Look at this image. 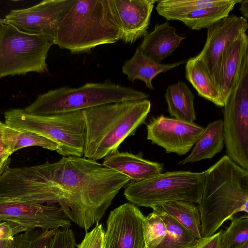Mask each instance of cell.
I'll return each mask as SVG.
<instances>
[{"label": "cell", "mask_w": 248, "mask_h": 248, "mask_svg": "<svg viewBox=\"0 0 248 248\" xmlns=\"http://www.w3.org/2000/svg\"><path fill=\"white\" fill-rule=\"evenodd\" d=\"M224 147L222 120L209 123L196 142L190 153L179 164L192 163L211 159L219 153Z\"/></svg>", "instance_id": "44dd1931"}, {"label": "cell", "mask_w": 248, "mask_h": 248, "mask_svg": "<svg viewBox=\"0 0 248 248\" xmlns=\"http://www.w3.org/2000/svg\"><path fill=\"white\" fill-rule=\"evenodd\" d=\"M144 248H155L161 242L167 232L165 224L155 210L143 221Z\"/></svg>", "instance_id": "f546056e"}, {"label": "cell", "mask_w": 248, "mask_h": 248, "mask_svg": "<svg viewBox=\"0 0 248 248\" xmlns=\"http://www.w3.org/2000/svg\"><path fill=\"white\" fill-rule=\"evenodd\" d=\"M240 248H248V241L245 242Z\"/></svg>", "instance_id": "f35d334b"}, {"label": "cell", "mask_w": 248, "mask_h": 248, "mask_svg": "<svg viewBox=\"0 0 248 248\" xmlns=\"http://www.w3.org/2000/svg\"><path fill=\"white\" fill-rule=\"evenodd\" d=\"M232 0H159L156 10L167 20H178L192 12L203 8L219 6Z\"/></svg>", "instance_id": "cb8c5ba5"}, {"label": "cell", "mask_w": 248, "mask_h": 248, "mask_svg": "<svg viewBox=\"0 0 248 248\" xmlns=\"http://www.w3.org/2000/svg\"><path fill=\"white\" fill-rule=\"evenodd\" d=\"M14 245V237L4 239L0 238V248H13Z\"/></svg>", "instance_id": "d590c367"}, {"label": "cell", "mask_w": 248, "mask_h": 248, "mask_svg": "<svg viewBox=\"0 0 248 248\" xmlns=\"http://www.w3.org/2000/svg\"><path fill=\"white\" fill-rule=\"evenodd\" d=\"M55 204L86 232L99 223L113 199L130 181L126 176L84 157L46 161Z\"/></svg>", "instance_id": "6da1fadb"}, {"label": "cell", "mask_w": 248, "mask_h": 248, "mask_svg": "<svg viewBox=\"0 0 248 248\" xmlns=\"http://www.w3.org/2000/svg\"><path fill=\"white\" fill-rule=\"evenodd\" d=\"M105 231L102 224L97 223L89 232H86L81 242L77 248H104Z\"/></svg>", "instance_id": "d6a6232c"}, {"label": "cell", "mask_w": 248, "mask_h": 248, "mask_svg": "<svg viewBox=\"0 0 248 248\" xmlns=\"http://www.w3.org/2000/svg\"><path fill=\"white\" fill-rule=\"evenodd\" d=\"M182 60L172 63L157 62L143 55L137 48L133 56L122 67V72L130 81L140 80L149 90H154L153 80L159 74L168 72L185 63Z\"/></svg>", "instance_id": "ffe728a7"}, {"label": "cell", "mask_w": 248, "mask_h": 248, "mask_svg": "<svg viewBox=\"0 0 248 248\" xmlns=\"http://www.w3.org/2000/svg\"><path fill=\"white\" fill-rule=\"evenodd\" d=\"M120 38L111 0H76L60 24L54 44L81 54Z\"/></svg>", "instance_id": "277c9868"}, {"label": "cell", "mask_w": 248, "mask_h": 248, "mask_svg": "<svg viewBox=\"0 0 248 248\" xmlns=\"http://www.w3.org/2000/svg\"><path fill=\"white\" fill-rule=\"evenodd\" d=\"M77 242L73 231L69 228L57 229L48 248H76Z\"/></svg>", "instance_id": "1f68e13d"}, {"label": "cell", "mask_w": 248, "mask_h": 248, "mask_svg": "<svg viewBox=\"0 0 248 248\" xmlns=\"http://www.w3.org/2000/svg\"><path fill=\"white\" fill-rule=\"evenodd\" d=\"M165 97L170 116L177 120L194 123L196 115L194 95L186 84L179 81L168 86Z\"/></svg>", "instance_id": "7402d4cb"}, {"label": "cell", "mask_w": 248, "mask_h": 248, "mask_svg": "<svg viewBox=\"0 0 248 248\" xmlns=\"http://www.w3.org/2000/svg\"><path fill=\"white\" fill-rule=\"evenodd\" d=\"M148 99L104 104L82 110L85 121L83 157L94 161L118 151L135 135L150 111Z\"/></svg>", "instance_id": "3957f363"}, {"label": "cell", "mask_w": 248, "mask_h": 248, "mask_svg": "<svg viewBox=\"0 0 248 248\" xmlns=\"http://www.w3.org/2000/svg\"><path fill=\"white\" fill-rule=\"evenodd\" d=\"M222 230L211 236L200 240L194 248H219V239Z\"/></svg>", "instance_id": "836d02e7"}, {"label": "cell", "mask_w": 248, "mask_h": 248, "mask_svg": "<svg viewBox=\"0 0 248 248\" xmlns=\"http://www.w3.org/2000/svg\"><path fill=\"white\" fill-rule=\"evenodd\" d=\"M3 140L11 154L23 148L39 146L50 151H57L58 145L53 141L35 133L18 130L7 125Z\"/></svg>", "instance_id": "83f0119b"}, {"label": "cell", "mask_w": 248, "mask_h": 248, "mask_svg": "<svg viewBox=\"0 0 248 248\" xmlns=\"http://www.w3.org/2000/svg\"><path fill=\"white\" fill-rule=\"evenodd\" d=\"M102 165L126 176L130 181L144 180L164 171L162 163L145 159L141 153L134 155L119 151L104 157Z\"/></svg>", "instance_id": "e0dca14e"}, {"label": "cell", "mask_w": 248, "mask_h": 248, "mask_svg": "<svg viewBox=\"0 0 248 248\" xmlns=\"http://www.w3.org/2000/svg\"><path fill=\"white\" fill-rule=\"evenodd\" d=\"M198 208L202 238L214 234L227 220L239 212L248 213V170L227 155L205 170Z\"/></svg>", "instance_id": "7a4b0ae2"}, {"label": "cell", "mask_w": 248, "mask_h": 248, "mask_svg": "<svg viewBox=\"0 0 248 248\" xmlns=\"http://www.w3.org/2000/svg\"><path fill=\"white\" fill-rule=\"evenodd\" d=\"M9 158H6V159H1V158H0V166L2 164H3L6 160H7V159Z\"/></svg>", "instance_id": "ab89813d"}, {"label": "cell", "mask_w": 248, "mask_h": 248, "mask_svg": "<svg viewBox=\"0 0 248 248\" xmlns=\"http://www.w3.org/2000/svg\"><path fill=\"white\" fill-rule=\"evenodd\" d=\"M242 0H232L225 5L203 8L192 12L178 20L193 30L207 29L209 26L221 19L229 16L231 11Z\"/></svg>", "instance_id": "4316f807"}, {"label": "cell", "mask_w": 248, "mask_h": 248, "mask_svg": "<svg viewBox=\"0 0 248 248\" xmlns=\"http://www.w3.org/2000/svg\"><path fill=\"white\" fill-rule=\"evenodd\" d=\"M152 209L160 215L167 228L165 236L155 248H194L195 247L200 239L165 213L161 206Z\"/></svg>", "instance_id": "484cf974"}, {"label": "cell", "mask_w": 248, "mask_h": 248, "mask_svg": "<svg viewBox=\"0 0 248 248\" xmlns=\"http://www.w3.org/2000/svg\"><path fill=\"white\" fill-rule=\"evenodd\" d=\"M224 108V143L227 155L248 170V52L239 79Z\"/></svg>", "instance_id": "9c48e42d"}, {"label": "cell", "mask_w": 248, "mask_h": 248, "mask_svg": "<svg viewBox=\"0 0 248 248\" xmlns=\"http://www.w3.org/2000/svg\"><path fill=\"white\" fill-rule=\"evenodd\" d=\"M0 222L9 224L14 236L37 229L69 228L71 225V221L58 205L16 202H0Z\"/></svg>", "instance_id": "8fae6325"}, {"label": "cell", "mask_w": 248, "mask_h": 248, "mask_svg": "<svg viewBox=\"0 0 248 248\" xmlns=\"http://www.w3.org/2000/svg\"><path fill=\"white\" fill-rule=\"evenodd\" d=\"M227 229L222 231L219 239V248H240L248 241V214L233 217Z\"/></svg>", "instance_id": "f1b7e54d"}, {"label": "cell", "mask_w": 248, "mask_h": 248, "mask_svg": "<svg viewBox=\"0 0 248 248\" xmlns=\"http://www.w3.org/2000/svg\"><path fill=\"white\" fill-rule=\"evenodd\" d=\"M57 230L37 229L16 234L13 248H48Z\"/></svg>", "instance_id": "4dcf8cb0"}, {"label": "cell", "mask_w": 248, "mask_h": 248, "mask_svg": "<svg viewBox=\"0 0 248 248\" xmlns=\"http://www.w3.org/2000/svg\"><path fill=\"white\" fill-rule=\"evenodd\" d=\"M156 0H111L120 40L133 44L147 33Z\"/></svg>", "instance_id": "2e32d148"}, {"label": "cell", "mask_w": 248, "mask_h": 248, "mask_svg": "<svg viewBox=\"0 0 248 248\" xmlns=\"http://www.w3.org/2000/svg\"><path fill=\"white\" fill-rule=\"evenodd\" d=\"M4 116L9 126L35 133L56 143V152L62 156H83L85 125L82 111L35 115L15 108L5 111Z\"/></svg>", "instance_id": "8992f818"}, {"label": "cell", "mask_w": 248, "mask_h": 248, "mask_svg": "<svg viewBox=\"0 0 248 248\" xmlns=\"http://www.w3.org/2000/svg\"><path fill=\"white\" fill-rule=\"evenodd\" d=\"M186 37L181 36L168 22L156 23L154 30L147 33L138 48L145 56L160 62L172 54Z\"/></svg>", "instance_id": "d6986e66"}, {"label": "cell", "mask_w": 248, "mask_h": 248, "mask_svg": "<svg viewBox=\"0 0 248 248\" xmlns=\"http://www.w3.org/2000/svg\"><path fill=\"white\" fill-rule=\"evenodd\" d=\"M163 211L177 221L194 236L202 239L201 215L194 203L174 201L160 206Z\"/></svg>", "instance_id": "d4e9b609"}, {"label": "cell", "mask_w": 248, "mask_h": 248, "mask_svg": "<svg viewBox=\"0 0 248 248\" xmlns=\"http://www.w3.org/2000/svg\"><path fill=\"white\" fill-rule=\"evenodd\" d=\"M239 10L246 19L248 18V0H242L240 3Z\"/></svg>", "instance_id": "8d00e7d4"}, {"label": "cell", "mask_w": 248, "mask_h": 248, "mask_svg": "<svg viewBox=\"0 0 248 248\" xmlns=\"http://www.w3.org/2000/svg\"><path fill=\"white\" fill-rule=\"evenodd\" d=\"M248 29L247 19L235 15L221 19L207 28L205 43L197 56L205 65L217 89L222 55Z\"/></svg>", "instance_id": "4fadbf2b"}, {"label": "cell", "mask_w": 248, "mask_h": 248, "mask_svg": "<svg viewBox=\"0 0 248 248\" xmlns=\"http://www.w3.org/2000/svg\"><path fill=\"white\" fill-rule=\"evenodd\" d=\"M247 52L248 37L246 32L233 42L222 55L218 90L224 106L239 79Z\"/></svg>", "instance_id": "ac0fdd59"}, {"label": "cell", "mask_w": 248, "mask_h": 248, "mask_svg": "<svg viewBox=\"0 0 248 248\" xmlns=\"http://www.w3.org/2000/svg\"><path fill=\"white\" fill-rule=\"evenodd\" d=\"M147 139L163 148L167 153L186 155L195 144L204 128L173 118L153 117L146 125Z\"/></svg>", "instance_id": "5bb4252c"}, {"label": "cell", "mask_w": 248, "mask_h": 248, "mask_svg": "<svg viewBox=\"0 0 248 248\" xmlns=\"http://www.w3.org/2000/svg\"><path fill=\"white\" fill-rule=\"evenodd\" d=\"M144 218L140 210L131 202L111 211L106 222L104 248H144Z\"/></svg>", "instance_id": "9a60e30c"}, {"label": "cell", "mask_w": 248, "mask_h": 248, "mask_svg": "<svg viewBox=\"0 0 248 248\" xmlns=\"http://www.w3.org/2000/svg\"><path fill=\"white\" fill-rule=\"evenodd\" d=\"M7 124L0 121V158L6 159L12 155L3 140L4 131Z\"/></svg>", "instance_id": "e575fe53"}, {"label": "cell", "mask_w": 248, "mask_h": 248, "mask_svg": "<svg viewBox=\"0 0 248 248\" xmlns=\"http://www.w3.org/2000/svg\"><path fill=\"white\" fill-rule=\"evenodd\" d=\"M76 0H43L28 8L12 10L3 20L23 32L54 42L62 20Z\"/></svg>", "instance_id": "7c38bea8"}, {"label": "cell", "mask_w": 248, "mask_h": 248, "mask_svg": "<svg viewBox=\"0 0 248 248\" xmlns=\"http://www.w3.org/2000/svg\"><path fill=\"white\" fill-rule=\"evenodd\" d=\"M10 158H9L3 164L0 166V175L4 170L9 166Z\"/></svg>", "instance_id": "74e56055"}, {"label": "cell", "mask_w": 248, "mask_h": 248, "mask_svg": "<svg viewBox=\"0 0 248 248\" xmlns=\"http://www.w3.org/2000/svg\"><path fill=\"white\" fill-rule=\"evenodd\" d=\"M1 202L54 204L48 185L46 163L30 167H8L0 175Z\"/></svg>", "instance_id": "30bf717a"}, {"label": "cell", "mask_w": 248, "mask_h": 248, "mask_svg": "<svg viewBox=\"0 0 248 248\" xmlns=\"http://www.w3.org/2000/svg\"><path fill=\"white\" fill-rule=\"evenodd\" d=\"M205 171H167L140 181H129L124 186L125 198L139 206L153 208L174 201L199 203Z\"/></svg>", "instance_id": "52a82bcc"}, {"label": "cell", "mask_w": 248, "mask_h": 248, "mask_svg": "<svg viewBox=\"0 0 248 248\" xmlns=\"http://www.w3.org/2000/svg\"><path fill=\"white\" fill-rule=\"evenodd\" d=\"M54 42L23 32L0 18V78L48 71L47 53Z\"/></svg>", "instance_id": "ba28073f"}, {"label": "cell", "mask_w": 248, "mask_h": 248, "mask_svg": "<svg viewBox=\"0 0 248 248\" xmlns=\"http://www.w3.org/2000/svg\"><path fill=\"white\" fill-rule=\"evenodd\" d=\"M149 97L144 92L108 81L89 82L77 88L64 86L51 90L39 95L22 110L29 114L51 115L118 102L143 100Z\"/></svg>", "instance_id": "5b68a950"}, {"label": "cell", "mask_w": 248, "mask_h": 248, "mask_svg": "<svg viewBox=\"0 0 248 248\" xmlns=\"http://www.w3.org/2000/svg\"><path fill=\"white\" fill-rule=\"evenodd\" d=\"M185 74L186 79L201 97L216 105L224 107L218 90L213 82L202 61L196 55L186 62Z\"/></svg>", "instance_id": "603a6c76"}]
</instances>
